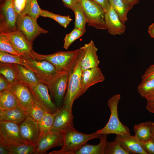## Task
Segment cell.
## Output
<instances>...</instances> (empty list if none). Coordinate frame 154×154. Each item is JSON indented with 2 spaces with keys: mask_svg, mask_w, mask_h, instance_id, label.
Here are the masks:
<instances>
[{
  "mask_svg": "<svg viewBox=\"0 0 154 154\" xmlns=\"http://www.w3.org/2000/svg\"><path fill=\"white\" fill-rule=\"evenodd\" d=\"M121 97L119 94H117L108 100L107 105L110 111V118L106 125L94 132L95 134L101 135L115 134L122 136L130 135L128 127L123 124L118 117V105Z\"/></svg>",
  "mask_w": 154,
  "mask_h": 154,
  "instance_id": "3",
  "label": "cell"
},
{
  "mask_svg": "<svg viewBox=\"0 0 154 154\" xmlns=\"http://www.w3.org/2000/svg\"><path fill=\"white\" fill-rule=\"evenodd\" d=\"M85 32L80 29L74 28L70 33L66 35L64 38L63 48L67 49L74 41L82 36Z\"/></svg>",
  "mask_w": 154,
  "mask_h": 154,
  "instance_id": "35",
  "label": "cell"
},
{
  "mask_svg": "<svg viewBox=\"0 0 154 154\" xmlns=\"http://www.w3.org/2000/svg\"><path fill=\"white\" fill-rule=\"evenodd\" d=\"M62 132H51L41 135L37 142V149L35 154H46L49 149L63 144Z\"/></svg>",
  "mask_w": 154,
  "mask_h": 154,
  "instance_id": "17",
  "label": "cell"
},
{
  "mask_svg": "<svg viewBox=\"0 0 154 154\" xmlns=\"http://www.w3.org/2000/svg\"><path fill=\"white\" fill-rule=\"evenodd\" d=\"M0 32L5 33L16 31L17 15L13 0H5L1 3Z\"/></svg>",
  "mask_w": 154,
  "mask_h": 154,
  "instance_id": "10",
  "label": "cell"
},
{
  "mask_svg": "<svg viewBox=\"0 0 154 154\" xmlns=\"http://www.w3.org/2000/svg\"><path fill=\"white\" fill-rule=\"evenodd\" d=\"M69 72L58 70L45 82L53 102L58 108L62 107L67 90Z\"/></svg>",
  "mask_w": 154,
  "mask_h": 154,
  "instance_id": "4",
  "label": "cell"
},
{
  "mask_svg": "<svg viewBox=\"0 0 154 154\" xmlns=\"http://www.w3.org/2000/svg\"><path fill=\"white\" fill-rule=\"evenodd\" d=\"M28 116L20 106L11 109H0V121H8L19 124Z\"/></svg>",
  "mask_w": 154,
  "mask_h": 154,
  "instance_id": "21",
  "label": "cell"
},
{
  "mask_svg": "<svg viewBox=\"0 0 154 154\" xmlns=\"http://www.w3.org/2000/svg\"><path fill=\"white\" fill-rule=\"evenodd\" d=\"M21 135L26 143L36 146L41 136L38 122L27 116L19 124Z\"/></svg>",
  "mask_w": 154,
  "mask_h": 154,
  "instance_id": "12",
  "label": "cell"
},
{
  "mask_svg": "<svg viewBox=\"0 0 154 154\" xmlns=\"http://www.w3.org/2000/svg\"><path fill=\"white\" fill-rule=\"evenodd\" d=\"M0 50L19 56H22L15 49L9 39L4 35L1 33Z\"/></svg>",
  "mask_w": 154,
  "mask_h": 154,
  "instance_id": "37",
  "label": "cell"
},
{
  "mask_svg": "<svg viewBox=\"0 0 154 154\" xmlns=\"http://www.w3.org/2000/svg\"><path fill=\"white\" fill-rule=\"evenodd\" d=\"M35 101L45 111L54 113L58 109L49 93L46 85L42 82L29 87Z\"/></svg>",
  "mask_w": 154,
  "mask_h": 154,
  "instance_id": "11",
  "label": "cell"
},
{
  "mask_svg": "<svg viewBox=\"0 0 154 154\" xmlns=\"http://www.w3.org/2000/svg\"><path fill=\"white\" fill-rule=\"evenodd\" d=\"M98 4L102 8L106 13L110 9L111 6L108 0H91Z\"/></svg>",
  "mask_w": 154,
  "mask_h": 154,
  "instance_id": "44",
  "label": "cell"
},
{
  "mask_svg": "<svg viewBox=\"0 0 154 154\" xmlns=\"http://www.w3.org/2000/svg\"><path fill=\"white\" fill-rule=\"evenodd\" d=\"M10 84L7 79L3 75H0V92L9 89Z\"/></svg>",
  "mask_w": 154,
  "mask_h": 154,
  "instance_id": "43",
  "label": "cell"
},
{
  "mask_svg": "<svg viewBox=\"0 0 154 154\" xmlns=\"http://www.w3.org/2000/svg\"><path fill=\"white\" fill-rule=\"evenodd\" d=\"M0 154H10L6 146L0 143Z\"/></svg>",
  "mask_w": 154,
  "mask_h": 154,
  "instance_id": "47",
  "label": "cell"
},
{
  "mask_svg": "<svg viewBox=\"0 0 154 154\" xmlns=\"http://www.w3.org/2000/svg\"><path fill=\"white\" fill-rule=\"evenodd\" d=\"M19 106L15 96L9 89L0 92V109H11Z\"/></svg>",
  "mask_w": 154,
  "mask_h": 154,
  "instance_id": "24",
  "label": "cell"
},
{
  "mask_svg": "<svg viewBox=\"0 0 154 154\" xmlns=\"http://www.w3.org/2000/svg\"><path fill=\"white\" fill-rule=\"evenodd\" d=\"M0 143L6 146L26 143L20 133L19 124L0 121Z\"/></svg>",
  "mask_w": 154,
  "mask_h": 154,
  "instance_id": "9",
  "label": "cell"
},
{
  "mask_svg": "<svg viewBox=\"0 0 154 154\" xmlns=\"http://www.w3.org/2000/svg\"><path fill=\"white\" fill-rule=\"evenodd\" d=\"M100 142L97 145L87 143L84 144L76 151L74 154H104L107 141V135H102Z\"/></svg>",
  "mask_w": 154,
  "mask_h": 154,
  "instance_id": "23",
  "label": "cell"
},
{
  "mask_svg": "<svg viewBox=\"0 0 154 154\" xmlns=\"http://www.w3.org/2000/svg\"><path fill=\"white\" fill-rule=\"evenodd\" d=\"M0 73L7 79L11 85L18 81L14 64L1 62Z\"/></svg>",
  "mask_w": 154,
  "mask_h": 154,
  "instance_id": "28",
  "label": "cell"
},
{
  "mask_svg": "<svg viewBox=\"0 0 154 154\" xmlns=\"http://www.w3.org/2000/svg\"><path fill=\"white\" fill-rule=\"evenodd\" d=\"M142 81L154 78V64L150 65L141 76Z\"/></svg>",
  "mask_w": 154,
  "mask_h": 154,
  "instance_id": "41",
  "label": "cell"
},
{
  "mask_svg": "<svg viewBox=\"0 0 154 154\" xmlns=\"http://www.w3.org/2000/svg\"><path fill=\"white\" fill-rule=\"evenodd\" d=\"M116 139L128 154H147L134 135H116Z\"/></svg>",
  "mask_w": 154,
  "mask_h": 154,
  "instance_id": "20",
  "label": "cell"
},
{
  "mask_svg": "<svg viewBox=\"0 0 154 154\" xmlns=\"http://www.w3.org/2000/svg\"><path fill=\"white\" fill-rule=\"evenodd\" d=\"M22 56L25 62L24 66L32 71L43 83L58 70L50 62L46 60H36L32 55L27 54Z\"/></svg>",
  "mask_w": 154,
  "mask_h": 154,
  "instance_id": "7",
  "label": "cell"
},
{
  "mask_svg": "<svg viewBox=\"0 0 154 154\" xmlns=\"http://www.w3.org/2000/svg\"><path fill=\"white\" fill-rule=\"evenodd\" d=\"M79 49L82 71L98 66L100 61L97 54L98 49L93 40H91Z\"/></svg>",
  "mask_w": 154,
  "mask_h": 154,
  "instance_id": "14",
  "label": "cell"
},
{
  "mask_svg": "<svg viewBox=\"0 0 154 154\" xmlns=\"http://www.w3.org/2000/svg\"><path fill=\"white\" fill-rule=\"evenodd\" d=\"M86 15L88 25L97 29L107 30L106 13L98 4L91 0H80Z\"/></svg>",
  "mask_w": 154,
  "mask_h": 154,
  "instance_id": "6",
  "label": "cell"
},
{
  "mask_svg": "<svg viewBox=\"0 0 154 154\" xmlns=\"http://www.w3.org/2000/svg\"><path fill=\"white\" fill-rule=\"evenodd\" d=\"M148 33L150 36L154 38V23L151 24L149 27Z\"/></svg>",
  "mask_w": 154,
  "mask_h": 154,
  "instance_id": "49",
  "label": "cell"
},
{
  "mask_svg": "<svg viewBox=\"0 0 154 154\" xmlns=\"http://www.w3.org/2000/svg\"><path fill=\"white\" fill-rule=\"evenodd\" d=\"M55 115V113L52 114L46 111L43 117L38 122L40 130L41 136L51 132V130L53 124Z\"/></svg>",
  "mask_w": 154,
  "mask_h": 154,
  "instance_id": "30",
  "label": "cell"
},
{
  "mask_svg": "<svg viewBox=\"0 0 154 154\" xmlns=\"http://www.w3.org/2000/svg\"><path fill=\"white\" fill-rule=\"evenodd\" d=\"M0 33L4 35L9 39L15 49L21 55H32L31 52L33 49V44L29 42L21 31L17 30Z\"/></svg>",
  "mask_w": 154,
  "mask_h": 154,
  "instance_id": "18",
  "label": "cell"
},
{
  "mask_svg": "<svg viewBox=\"0 0 154 154\" xmlns=\"http://www.w3.org/2000/svg\"><path fill=\"white\" fill-rule=\"evenodd\" d=\"M151 137L154 139V122H152L151 127Z\"/></svg>",
  "mask_w": 154,
  "mask_h": 154,
  "instance_id": "50",
  "label": "cell"
},
{
  "mask_svg": "<svg viewBox=\"0 0 154 154\" xmlns=\"http://www.w3.org/2000/svg\"><path fill=\"white\" fill-rule=\"evenodd\" d=\"M139 142L147 154H154V139L151 137L146 141Z\"/></svg>",
  "mask_w": 154,
  "mask_h": 154,
  "instance_id": "39",
  "label": "cell"
},
{
  "mask_svg": "<svg viewBox=\"0 0 154 154\" xmlns=\"http://www.w3.org/2000/svg\"><path fill=\"white\" fill-rule=\"evenodd\" d=\"M40 16L47 17L54 20L64 28H66L72 21L69 15L62 16L56 14L48 11L42 9Z\"/></svg>",
  "mask_w": 154,
  "mask_h": 154,
  "instance_id": "31",
  "label": "cell"
},
{
  "mask_svg": "<svg viewBox=\"0 0 154 154\" xmlns=\"http://www.w3.org/2000/svg\"><path fill=\"white\" fill-rule=\"evenodd\" d=\"M17 30L21 31L29 42L33 44L35 38L41 34H46L49 32L41 27L28 14L17 17Z\"/></svg>",
  "mask_w": 154,
  "mask_h": 154,
  "instance_id": "8",
  "label": "cell"
},
{
  "mask_svg": "<svg viewBox=\"0 0 154 154\" xmlns=\"http://www.w3.org/2000/svg\"><path fill=\"white\" fill-rule=\"evenodd\" d=\"M147 100V109L150 112L154 114V93L146 97Z\"/></svg>",
  "mask_w": 154,
  "mask_h": 154,
  "instance_id": "42",
  "label": "cell"
},
{
  "mask_svg": "<svg viewBox=\"0 0 154 154\" xmlns=\"http://www.w3.org/2000/svg\"><path fill=\"white\" fill-rule=\"evenodd\" d=\"M6 146L10 154H34L37 149V147L36 145L27 143Z\"/></svg>",
  "mask_w": 154,
  "mask_h": 154,
  "instance_id": "29",
  "label": "cell"
},
{
  "mask_svg": "<svg viewBox=\"0 0 154 154\" xmlns=\"http://www.w3.org/2000/svg\"><path fill=\"white\" fill-rule=\"evenodd\" d=\"M137 89L141 96L144 98L154 93V78L142 81Z\"/></svg>",
  "mask_w": 154,
  "mask_h": 154,
  "instance_id": "32",
  "label": "cell"
},
{
  "mask_svg": "<svg viewBox=\"0 0 154 154\" xmlns=\"http://www.w3.org/2000/svg\"><path fill=\"white\" fill-rule=\"evenodd\" d=\"M62 132L63 144L61 149L50 152V154H74L75 152L89 140L99 138L101 135L93 133L84 134L78 131L73 127Z\"/></svg>",
  "mask_w": 154,
  "mask_h": 154,
  "instance_id": "1",
  "label": "cell"
},
{
  "mask_svg": "<svg viewBox=\"0 0 154 154\" xmlns=\"http://www.w3.org/2000/svg\"><path fill=\"white\" fill-rule=\"evenodd\" d=\"M42 9L39 7L37 0H32L30 8L27 14L33 19L37 21L40 16Z\"/></svg>",
  "mask_w": 154,
  "mask_h": 154,
  "instance_id": "38",
  "label": "cell"
},
{
  "mask_svg": "<svg viewBox=\"0 0 154 154\" xmlns=\"http://www.w3.org/2000/svg\"><path fill=\"white\" fill-rule=\"evenodd\" d=\"M1 62L10 64H18L24 66L25 62L22 56L12 54L0 50Z\"/></svg>",
  "mask_w": 154,
  "mask_h": 154,
  "instance_id": "33",
  "label": "cell"
},
{
  "mask_svg": "<svg viewBox=\"0 0 154 154\" xmlns=\"http://www.w3.org/2000/svg\"><path fill=\"white\" fill-rule=\"evenodd\" d=\"M53 125L51 132H62L68 128L73 126L74 116L72 110L62 106L58 108L55 113Z\"/></svg>",
  "mask_w": 154,
  "mask_h": 154,
  "instance_id": "16",
  "label": "cell"
},
{
  "mask_svg": "<svg viewBox=\"0 0 154 154\" xmlns=\"http://www.w3.org/2000/svg\"><path fill=\"white\" fill-rule=\"evenodd\" d=\"M105 77L98 66L82 72L78 98L83 94L91 86L103 82Z\"/></svg>",
  "mask_w": 154,
  "mask_h": 154,
  "instance_id": "15",
  "label": "cell"
},
{
  "mask_svg": "<svg viewBox=\"0 0 154 154\" xmlns=\"http://www.w3.org/2000/svg\"><path fill=\"white\" fill-rule=\"evenodd\" d=\"M45 112L34 100L32 105L26 112L28 116L38 122L43 117Z\"/></svg>",
  "mask_w": 154,
  "mask_h": 154,
  "instance_id": "34",
  "label": "cell"
},
{
  "mask_svg": "<svg viewBox=\"0 0 154 154\" xmlns=\"http://www.w3.org/2000/svg\"><path fill=\"white\" fill-rule=\"evenodd\" d=\"M104 154H128L116 139L112 142L107 141Z\"/></svg>",
  "mask_w": 154,
  "mask_h": 154,
  "instance_id": "36",
  "label": "cell"
},
{
  "mask_svg": "<svg viewBox=\"0 0 154 154\" xmlns=\"http://www.w3.org/2000/svg\"><path fill=\"white\" fill-rule=\"evenodd\" d=\"M14 64L17 71L18 81L29 87L42 82L31 70L22 65L18 64Z\"/></svg>",
  "mask_w": 154,
  "mask_h": 154,
  "instance_id": "22",
  "label": "cell"
},
{
  "mask_svg": "<svg viewBox=\"0 0 154 154\" xmlns=\"http://www.w3.org/2000/svg\"><path fill=\"white\" fill-rule=\"evenodd\" d=\"M31 52L33 57L36 60L47 61L58 70L70 72L78 58L79 49L70 51H58L48 55L39 54L33 49Z\"/></svg>",
  "mask_w": 154,
  "mask_h": 154,
  "instance_id": "2",
  "label": "cell"
},
{
  "mask_svg": "<svg viewBox=\"0 0 154 154\" xmlns=\"http://www.w3.org/2000/svg\"><path fill=\"white\" fill-rule=\"evenodd\" d=\"M125 3L130 9H132L133 6L139 2V0H123Z\"/></svg>",
  "mask_w": 154,
  "mask_h": 154,
  "instance_id": "46",
  "label": "cell"
},
{
  "mask_svg": "<svg viewBox=\"0 0 154 154\" xmlns=\"http://www.w3.org/2000/svg\"><path fill=\"white\" fill-rule=\"evenodd\" d=\"M13 3L17 17L21 15L25 7L26 0H13Z\"/></svg>",
  "mask_w": 154,
  "mask_h": 154,
  "instance_id": "40",
  "label": "cell"
},
{
  "mask_svg": "<svg viewBox=\"0 0 154 154\" xmlns=\"http://www.w3.org/2000/svg\"><path fill=\"white\" fill-rule=\"evenodd\" d=\"M108 0L110 6L118 14L121 22L125 24L127 20V13L130 9L123 0Z\"/></svg>",
  "mask_w": 154,
  "mask_h": 154,
  "instance_id": "27",
  "label": "cell"
},
{
  "mask_svg": "<svg viewBox=\"0 0 154 154\" xmlns=\"http://www.w3.org/2000/svg\"><path fill=\"white\" fill-rule=\"evenodd\" d=\"M152 122L146 121L136 124L134 126V136L139 141H144L150 138L151 136V127Z\"/></svg>",
  "mask_w": 154,
  "mask_h": 154,
  "instance_id": "26",
  "label": "cell"
},
{
  "mask_svg": "<svg viewBox=\"0 0 154 154\" xmlns=\"http://www.w3.org/2000/svg\"><path fill=\"white\" fill-rule=\"evenodd\" d=\"M82 72L81 56L79 53L78 58L69 73L67 88L62 106L72 110L74 101L78 98Z\"/></svg>",
  "mask_w": 154,
  "mask_h": 154,
  "instance_id": "5",
  "label": "cell"
},
{
  "mask_svg": "<svg viewBox=\"0 0 154 154\" xmlns=\"http://www.w3.org/2000/svg\"><path fill=\"white\" fill-rule=\"evenodd\" d=\"M5 1V0H0L1 2V3H3V2H4Z\"/></svg>",
  "mask_w": 154,
  "mask_h": 154,
  "instance_id": "51",
  "label": "cell"
},
{
  "mask_svg": "<svg viewBox=\"0 0 154 154\" xmlns=\"http://www.w3.org/2000/svg\"><path fill=\"white\" fill-rule=\"evenodd\" d=\"M31 1L32 0H26L25 7L22 15L27 14L30 8Z\"/></svg>",
  "mask_w": 154,
  "mask_h": 154,
  "instance_id": "48",
  "label": "cell"
},
{
  "mask_svg": "<svg viewBox=\"0 0 154 154\" xmlns=\"http://www.w3.org/2000/svg\"><path fill=\"white\" fill-rule=\"evenodd\" d=\"M105 21L108 31L110 34L121 35L124 33L125 26L111 6L108 11L105 13Z\"/></svg>",
  "mask_w": 154,
  "mask_h": 154,
  "instance_id": "19",
  "label": "cell"
},
{
  "mask_svg": "<svg viewBox=\"0 0 154 154\" xmlns=\"http://www.w3.org/2000/svg\"><path fill=\"white\" fill-rule=\"evenodd\" d=\"M9 89L14 94L20 106L27 112L34 101L29 87L17 81L10 85Z\"/></svg>",
  "mask_w": 154,
  "mask_h": 154,
  "instance_id": "13",
  "label": "cell"
},
{
  "mask_svg": "<svg viewBox=\"0 0 154 154\" xmlns=\"http://www.w3.org/2000/svg\"><path fill=\"white\" fill-rule=\"evenodd\" d=\"M66 7L70 9L75 4L80 2V0H61Z\"/></svg>",
  "mask_w": 154,
  "mask_h": 154,
  "instance_id": "45",
  "label": "cell"
},
{
  "mask_svg": "<svg viewBox=\"0 0 154 154\" xmlns=\"http://www.w3.org/2000/svg\"><path fill=\"white\" fill-rule=\"evenodd\" d=\"M71 9L74 12L75 16L74 28L80 29L86 32V25L87 23V20L80 2L74 5Z\"/></svg>",
  "mask_w": 154,
  "mask_h": 154,
  "instance_id": "25",
  "label": "cell"
}]
</instances>
